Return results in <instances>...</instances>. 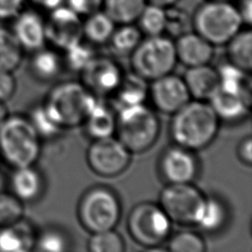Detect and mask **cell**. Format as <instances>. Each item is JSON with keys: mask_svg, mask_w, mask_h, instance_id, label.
<instances>
[{"mask_svg": "<svg viewBox=\"0 0 252 252\" xmlns=\"http://www.w3.org/2000/svg\"><path fill=\"white\" fill-rule=\"evenodd\" d=\"M217 71L221 90L251 99V82L246 71L230 62L221 65Z\"/></svg>", "mask_w": 252, "mask_h": 252, "instance_id": "23", "label": "cell"}, {"mask_svg": "<svg viewBox=\"0 0 252 252\" xmlns=\"http://www.w3.org/2000/svg\"><path fill=\"white\" fill-rule=\"evenodd\" d=\"M10 192L24 204L33 202L43 191V179L33 165L14 168L10 177Z\"/></svg>", "mask_w": 252, "mask_h": 252, "instance_id": "18", "label": "cell"}, {"mask_svg": "<svg viewBox=\"0 0 252 252\" xmlns=\"http://www.w3.org/2000/svg\"><path fill=\"white\" fill-rule=\"evenodd\" d=\"M83 124L94 140L110 137L115 132L116 115L107 105L97 100Z\"/></svg>", "mask_w": 252, "mask_h": 252, "instance_id": "22", "label": "cell"}, {"mask_svg": "<svg viewBox=\"0 0 252 252\" xmlns=\"http://www.w3.org/2000/svg\"><path fill=\"white\" fill-rule=\"evenodd\" d=\"M177 0H150V2L154 5H158L160 7H164V6H168V5H172L176 2Z\"/></svg>", "mask_w": 252, "mask_h": 252, "instance_id": "46", "label": "cell"}, {"mask_svg": "<svg viewBox=\"0 0 252 252\" xmlns=\"http://www.w3.org/2000/svg\"><path fill=\"white\" fill-rule=\"evenodd\" d=\"M192 21L197 33L213 45L227 43L243 23L238 10L219 0L200 5Z\"/></svg>", "mask_w": 252, "mask_h": 252, "instance_id": "5", "label": "cell"}, {"mask_svg": "<svg viewBox=\"0 0 252 252\" xmlns=\"http://www.w3.org/2000/svg\"><path fill=\"white\" fill-rule=\"evenodd\" d=\"M219 1H224V0H219Z\"/></svg>", "mask_w": 252, "mask_h": 252, "instance_id": "48", "label": "cell"}, {"mask_svg": "<svg viewBox=\"0 0 252 252\" xmlns=\"http://www.w3.org/2000/svg\"><path fill=\"white\" fill-rule=\"evenodd\" d=\"M220 118L209 102L205 100L188 101L173 113L170 135L177 146L187 150H201L216 138Z\"/></svg>", "mask_w": 252, "mask_h": 252, "instance_id": "1", "label": "cell"}, {"mask_svg": "<svg viewBox=\"0 0 252 252\" xmlns=\"http://www.w3.org/2000/svg\"><path fill=\"white\" fill-rule=\"evenodd\" d=\"M40 155V137L28 117L8 115L0 125V159L14 168L33 165Z\"/></svg>", "mask_w": 252, "mask_h": 252, "instance_id": "2", "label": "cell"}, {"mask_svg": "<svg viewBox=\"0 0 252 252\" xmlns=\"http://www.w3.org/2000/svg\"><path fill=\"white\" fill-rule=\"evenodd\" d=\"M34 247L43 252H63L68 248V240L60 230L47 228L36 235Z\"/></svg>", "mask_w": 252, "mask_h": 252, "instance_id": "37", "label": "cell"}, {"mask_svg": "<svg viewBox=\"0 0 252 252\" xmlns=\"http://www.w3.org/2000/svg\"><path fill=\"white\" fill-rule=\"evenodd\" d=\"M206 197L191 183H168L159 197V206L171 221L196 224Z\"/></svg>", "mask_w": 252, "mask_h": 252, "instance_id": "9", "label": "cell"}, {"mask_svg": "<svg viewBox=\"0 0 252 252\" xmlns=\"http://www.w3.org/2000/svg\"><path fill=\"white\" fill-rule=\"evenodd\" d=\"M101 0H67L68 8L77 14H88L94 12Z\"/></svg>", "mask_w": 252, "mask_h": 252, "instance_id": "41", "label": "cell"}, {"mask_svg": "<svg viewBox=\"0 0 252 252\" xmlns=\"http://www.w3.org/2000/svg\"><path fill=\"white\" fill-rule=\"evenodd\" d=\"M229 62L249 72L252 69V33L250 31L238 32L227 42Z\"/></svg>", "mask_w": 252, "mask_h": 252, "instance_id": "25", "label": "cell"}, {"mask_svg": "<svg viewBox=\"0 0 252 252\" xmlns=\"http://www.w3.org/2000/svg\"><path fill=\"white\" fill-rule=\"evenodd\" d=\"M171 252H203L206 248L204 239L193 231H180L167 243Z\"/></svg>", "mask_w": 252, "mask_h": 252, "instance_id": "35", "label": "cell"}, {"mask_svg": "<svg viewBox=\"0 0 252 252\" xmlns=\"http://www.w3.org/2000/svg\"><path fill=\"white\" fill-rule=\"evenodd\" d=\"M83 85L94 94H110L123 76L119 65L105 56H95L81 72Z\"/></svg>", "mask_w": 252, "mask_h": 252, "instance_id": "13", "label": "cell"}, {"mask_svg": "<svg viewBox=\"0 0 252 252\" xmlns=\"http://www.w3.org/2000/svg\"><path fill=\"white\" fill-rule=\"evenodd\" d=\"M226 216V209L220 200L206 197L196 224L207 231H216L223 226Z\"/></svg>", "mask_w": 252, "mask_h": 252, "instance_id": "28", "label": "cell"}, {"mask_svg": "<svg viewBox=\"0 0 252 252\" xmlns=\"http://www.w3.org/2000/svg\"><path fill=\"white\" fill-rule=\"evenodd\" d=\"M32 1L37 5L44 7V8L53 10V9L59 7L63 0H32Z\"/></svg>", "mask_w": 252, "mask_h": 252, "instance_id": "44", "label": "cell"}, {"mask_svg": "<svg viewBox=\"0 0 252 252\" xmlns=\"http://www.w3.org/2000/svg\"><path fill=\"white\" fill-rule=\"evenodd\" d=\"M92 252H123L125 243L121 235L114 229L94 232L88 241Z\"/></svg>", "mask_w": 252, "mask_h": 252, "instance_id": "30", "label": "cell"}, {"mask_svg": "<svg viewBox=\"0 0 252 252\" xmlns=\"http://www.w3.org/2000/svg\"><path fill=\"white\" fill-rule=\"evenodd\" d=\"M28 118L40 138H52L62 130L49 115L43 103L34 106Z\"/></svg>", "mask_w": 252, "mask_h": 252, "instance_id": "34", "label": "cell"}, {"mask_svg": "<svg viewBox=\"0 0 252 252\" xmlns=\"http://www.w3.org/2000/svg\"><path fill=\"white\" fill-rule=\"evenodd\" d=\"M189 13L176 7L165 11V30L171 35L180 36L190 32V26H193V18L190 19Z\"/></svg>", "mask_w": 252, "mask_h": 252, "instance_id": "38", "label": "cell"}, {"mask_svg": "<svg viewBox=\"0 0 252 252\" xmlns=\"http://www.w3.org/2000/svg\"><path fill=\"white\" fill-rule=\"evenodd\" d=\"M96 101L95 95L83 83L68 81L56 85L47 94L43 105L63 129L83 124Z\"/></svg>", "mask_w": 252, "mask_h": 252, "instance_id": "3", "label": "cell"}, {"mask_svg": "<svg viewBox=\"0 0 252 252\" xmlns=\"http://www.w3.org/2000/svg\"><path fill=\"white\" fill-rule=\"evenodd\" d=\"M130 160L131 152L112 136L94 140L87 151L90 167L103 177L119 175L128 167Z\"/></svg>", "mask_w": 252, "mask_h": 252, "instance_id": "10", "label": "cell"}, {"mask_svg": "<svg viewBox=\"0 0 252 252\" xmlns=\"http://www.w3.org/2000/svg\"><path fill=\"white\" fill-rule=\"evenodd\" d=\"M67 66L75 72H82L86 66L96 56L94 49L81 41L65 49Z\"/></svg>", "mask_w": 252, "mask_h": 252, "instance_id": "36", "label": "cell"}, {"mask_svg": "<svg viewBox=\"0 0 252 252\" xmlns=\"http://www.w3.org/2000/svg\"><path fill=\"white\" fill-rule=\"evenodd\" d=\"M78 216L83 226L92 233L113 229L120 220L121 205L111 189L96 186L82 197Z\"/></svg>", "mask_w": 252, "mask_h": 252, "instance_id": "7", "label": "cell"}, {"mask_svg": "<svg viewBox=\"0 0 252 252\" xmlns=\"http://www.w3.org/2000/svg\"><path fill=\"white\" fill-rule=\"evenodd\" d=\"M8 115H9V112H8V107L6 105V102L0 101V125L6 120Z\"/></svg>", "mask_w": 252, "mask_h": 252, "instance_id": "45", "label": "cell"}, {"mask_svg": "<svg viewBox=\"0 0 252 252\" xmlns=\"http://www.w3.org/2000/svg\"><path fill=\"white\" fill-rule=\"evenodd\" d=\"M24 0H0V20L14 18L20 11Z\"/></svg>", "mask_w": 252, "mask_h": 252, "instance_id": "40", "label": "cell"}, {"mask_svg": "<svg viewBox=\"0 0 252 252\" xmlns=\"http://www.w3.org/2000/svg\"><path fill=\"white\" fill-rule=\"evenodd\" d=\"M12 32L22 47L35 51L42 48L45 36V23L34 11H20L14 17Z\"/></svg>", "mask_w": 252, "mask_h": 252, "instance_id": "15", "label": "cell"}, {"mask_svg": "<svg viewBox=\"0 0 252 252\" xmlns=\"http://www.w3.org/2000/svg\"><path fill=\"white\" fill-rule=\"evenodd\" d=\"M24 48L11 30L0 27V70L14 73L21 65Z\"/></svg>", "mask_w": 252, "mask_h": 252, "instance_id": "24", "label": "cell"}, {"mask_svg": "<svg viewBox=\"0 0 252 252\" xmlns=\"http://www.w3.org/2000/svg\"><path fill=\"white\" fill-rule=\"evenodd\" d=\"M183 80L190 96L198 100H209L220 87L218 71L209 64L188 67Z\"/></svg>", "mask_w": 252, "mask_h": 252, "instance_id": "17", "label": "cell"}, {"mask_svg": "<svg viewBox=\"0 0 252 252\" xmlns=\"http://www.w3.org/2000/svg\"><path fill=\"white\" fill-rule=\"evenodd\" d=\"M30 65L32 73L37 79L49 81L59 74L61 60L53 50L44 49L42 47L34 51Z\"/></svg>", "mask_w": 252, "mask_h": 252, "instance_id": "26", "label": "cell"}, {"mask_svg": "<svg viewBox=\"0 0 252 252\" xmlns=\"http://www.w3.org/2000/svg\"><path fill=\"white\" fill-rule=\"evenodd\" d=\"M127 227L131 237L138 244L153 248L167 239L171 230V220L159 205L143 202L129 213Z\"/></svg>", "mask_w": 252, "mask_h": 252, "instance_id": "8", "label": "cell"}, {"mask_svg": "<svg viewBox=\"0 0 252 252\" xmlns=\"http://www.w3.org/2000/svg\"><path fill=\"white\" fill-rule=\"evenodd\" d=\"M159 168L168 183H191L198 172L194 155L190 150L177 145L163 152Z\"/></svg>", "mask_w": 252, "mask_h": 252, "instance_id": "14", "label": "cell"}, {"mask_svg": "<svg viewBox=\"0 0 252 252\" xmlns=\"http://www.w3.org/2000/svg\"><path fill=\"white\" fill-rule=\"evenodd\" d=\"M220 119L236 121L243 118L249 110L251 99L221 90L220 87L208 100Z\"/></svg>", "mask_w": 252, "mask_h": 252, "instance_id": "20", "label": "cell"}, {"mask_svg": "<svg viewBox=\"0 0 252 252\" xmlns=\"http://www.w3.org/2000/svg\"><path fill=\"white\" fill-rule=\"evenodd\" d=\"M17 82L11 72L0 70V101L7 102L16 93Z\"/></svg>", "mask_w": 252, "mask_h": 252, "instance_id": "39", "label": "cell"}, {"mask_svg": "<svg viewBox=\"0 0 252 252\" xmlns=\"http://www.w3.org/2000/svg\"><path fill=\"white\" fill-rule=\"evenodd\" d=\"M138 19L141 31L149 36L159 35L165 30V11L160 6H145Z\"/></svg>", "mask_w": 252, "mask_h": 252, "instance_id": "31", "label": "cell"}, {"mask_svg": "<svg viewBox=\"0 0 252 252\" xmlns=\"http://www.w3.org/2000/svg\"><path fill=\"white\" fill-rule=\"evenodd\" d=\"M3 185H4V178H3V174H2V171H1V168H0V191L3 188Z\"/></svg>", "mask_w": 252, "mask_h": 252, "instance_id": "47", "label": "cell"}, {"mask_svg": "<svg viewBox=\"0 0 252 252\" xmlns=\"http://www.w3.org/2000/svg\"><path fill=\"white\" fill-rule=\"evenodd\" d=\"M149 94L157 109L173 114L190 100V94L183 78L171 73L153 81Z\"/></svg>", "mask_w": 252, "mask_h": 252, "instance_id": "11", "label": "cell"}, {"mask_svg": "<svg viewBox=\"0 0 252 252\" xmlns=\"http://www.w3.org/2000/svg\"><path fill=\"white\" fill-rule=\"evenodd\" d=\"M159 129L158 116L144 103L118 109L115 128L117 139L131 153L149 150L158 138Z\"/></svg>", "mask_w": 252, "mask_h": 252, "instance_id": "4", "label": "cell"}, {"mask_svg": "<svg viewBox=\"0 0 252 252\" xmlns=\"http://www.w3.org/2000/svg\"><path fill=\"white\" fill-rule=\"evenodd\" d=\"M113 94L118 109L144 103L149 94L148 81L135 72L128 73L122 76Z\"/></svg>", "mask_w": 252, "mask_h": 252, "instance_id": "21", "label": "cell"}, {"mask_svg": "<svg viewBox=\"0 0 252 252\" xmlns=\"http://www.w3.org/2000/svg\"><path fill=\"white\" fill-rule=\"evenodd\" d=\"M109 40L112 49L116 53H132L141 41V32L133 26H123L120 29L113 31Z\"/></svg>", "mask_w": 252, "mask_h": 252, "instance_id": "32", "label": "cell"}, {"mask_svg": "<svg viewBox=\"0 0 252 252\" xmlns=\"http://www.w3.org/2000/svg\"><path fill=\"white\" fill-rule=\"evenodd\" d=\"M131 54L134 72L147 81L171 73L177 61L174 42L161 34L141 40Z\"/></svg>", "mask_w": 252, "mask_h": 252, "instance_id": "6", "label": "cell"}, {"mask_svg": "<svg viewBox=\"0 0 252 252\" xmlns=\"http://www.w3.org/2000/svg\"><path fill=\"white\" fill-rule=\"evenodd\" d=\"M83 25L78 14L68 7H57L52 10L45 24V36L56 47L67 49L81 41Z\"/></svg>", "mask_w": 252, "mask_h": 252, "instance_id": "12", "label": "cell"}, {"mask_svg": "<svg viewBox=\"0 0 252 252\" xmlns=\"http://www.w3.org/2000/svg\"><path fill=\"white\" fill-rule=\"evenodd\" d=\"M238 13L241 17L242 22L246 24H251L252 21V0H241L240 9Z\"/></svg>", "mask_w": 252, "mask_h": 252, "instance_id": "43", "label": "cell"}, {"mask_svg": "<svg viewBox=\"0 0 252 252\" xmlns=\"http://www.w3.org/2000/svg\"><path fill=\"white\" fill-rule=\"evenodd\" d=\"M114 31V22L101 12L94 13L83 25V34L94 43H103L109 40Z\"/></svg>", "mask_w": 252, "mask_h": 252, "instance_id": "29", "label": "cell"}, {"mask_svg": "<svg viewBox=\"0 0 252 252\" xmlns=\"http://www.w3.org/2000/svg\"><path fill=\"white\" fill-rule=\"evenodd\" d=\"M24 203L11 192L0 191V227L24 219Z\"/></svg>", "mask_w": 252, "mask_h": 252, "instance_id": "33", "label": "cell"}, {"mask_svg": "<svg viewBox=\"0 0 252 252\" xmlns=\"http://www.w3.org/2000/svg\"><path fill=\"white\" fill-rule=\"evenodd\" d=\"M239 158L247 164H250L252 161V140L250 137L244 139L238 150Z\"/></svg>", "mask_w": 252, "mask_h": 252, "instance_id": "42", "label": "cell"}, {"mask_svg": "<svg viewBox=\"0 0 252 252\" xmlns=\"http://www.w3.org/2000/svg\"><path fill=\"white\" fill-rule=\"evenodd\" d=\"M36 234L32 224L22 219L21 220L0 227V251L27 252L34 247Z\"/></svg>", "mask_w": 252, "mask_h": 252, "instance_id": "19", "label": "cell"}, {"mask_svg": "<svg viewBox=\"0 0 252 252\" xmlns=\"http://www.w3.org/2000/svg\"><path fill=\"white\" fill-rule=\"evenodd\" d=\"M174 45L177 60L187 67L209 64L214 56V45L191 32L178 36Z\"/></svg>", "mask_w": 252, "mask_h": 252, "instance_id": "16", "label": "cell"}, {"mask_svg": "<svg viewBox=\"0 0 252 252\" xmlns=\"http://www.w3.org/2000/svg\"><path fill=\"white\" fill-rule=\"evenodd\" d=\"M145 0H105V14L119 24H130L138 19Z\"/></svg>", "mask_w": 252, "mask_h": 252, "instance_id": "27", "label": "cell"}]
</instances>
